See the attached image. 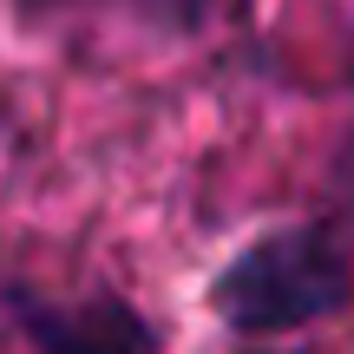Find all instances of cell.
Masks as SVG:
<instances>
[{
  "label": "cell",
  "instance_id": "cell-1",
  "mask_svg": "<svg viewBox=\"0 0 354 354\" xmlns=\"http://www.w3.org/2000/svg\"><path fill=\"white\" fill-rule=\"evenodd\" d=\"M354 295V263L328 223H282L243 243L210 282V315L230 335H295L342 315Z\"/></svg>",
  "mask_w": 354,
  "mask_h": 354
},
{
  "label": "cell",
  "instance_id": "cell-2",
  "mask_svg": "<svg viewBox=\"0 0 354 354\" xmlns=\"http://www.w3.org/2000/svg\"><path fill=\"white\" fill-rule=\"evenodd\" d=\"M20 328L33 354H158V328L118 295L99 302H39V295H13Z\"/></svg>",
  "mask_w": 354,
  "mask_h": 354
}]
</instances>
